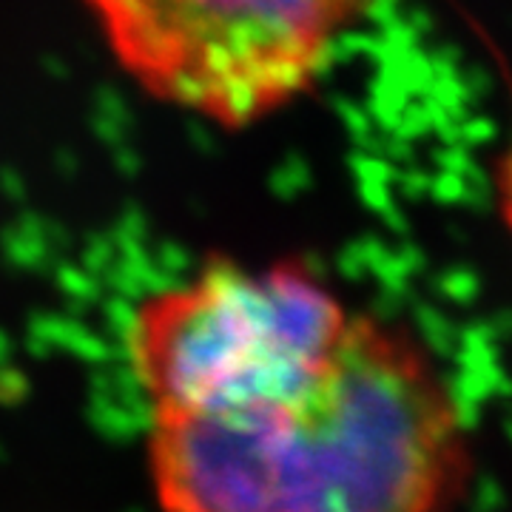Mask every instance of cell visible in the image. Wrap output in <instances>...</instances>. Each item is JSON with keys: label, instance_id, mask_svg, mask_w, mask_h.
<instances>
[{"label": "cell", "instance_id": "cell-2", "mask_svg": "<svg viewBox=\"0 0 512 512\" xmlns=\"http://www.w3.org/2000/svg\"><path fill=\"white\" fill-rule=\"evenodd\" d=\"M353 311L299 262H211L146 293L123 350L148 419L282 402L328 367Z\"/></svg>", "mask_w": 512, "mask_h": 512}, {"label": "cell", "instance_id": "cell-1", "mask_svg": "<svg viewBox=\"0 0 512 512\" xmlns=\"http://www.w3.org/2000/svg\"><path fill=\"white\" fill-rule=\"evenodd\" d=\"M146 470L160 512H456L476 458L436 353L402 322L353 313L288 399L148 419Z\"/></svg>", "mask_w": 512, "mask_h": 512}, {"label": "cell", "instance_id": "cell-3", "mask_svg": "<svg viewBox=\"0 0 512 512\" xmlns=\"http://www.w3.org/2000/svg\"><path fill=\"white\" fill-rule=\"evenodd\" d=\"M379 0H83L103 46L154 103L234 131L271 120L328 72Z\"/></svg>", "mask_w": 512, "mask_h": 512}, {"label": "cell", "instance_id": "cell-4", "mask_svg": "<svg viewBox=\"0 0 512 512\" xmlns=\"http://www.w3.org/2000/svg\"><path fill=\"white\" fill-rule=\"evenodd\" d=\"M495 180V202H498V214L504 220V228L510 231L512 237V123L510 134L504 140V148H501V157L495 163L493 171Z\"/></svg>", "mask_w": 512, "mask_h": 512}]
</instances>
